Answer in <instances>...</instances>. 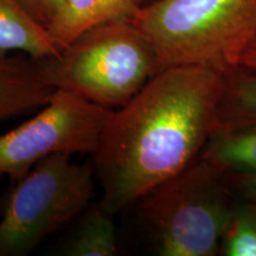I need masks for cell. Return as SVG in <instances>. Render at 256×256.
I'll return each mask as SVG.
<instances>
[{
	"label": "cell",
	"instance_id": "1",
	"mask_svg": "<svg viewBox=\"0 0 256 256\" xmlns=\"http://www.w3.org/2000/svg\"><path fill=\"white\" fill-rule=\"evenodd\" d=\"M223 89L215 69L170 66L114 110L92 156L100 206L115 215L200 159L218 124Z\"/></svg>",
	"mask_w": 256,
	"mask_h": 256
},
{
	"label": "cell",
	"instance_id": "2",
	"mask_svg": "<svg viewBox=\"0 0 256 256\" xmlns=\"http://www.w3.org/2000/svg\"><path fill=\"white\" fill-rule=\"evenodd\" d=\"M133 22L151 42L159 72L202 66L226 74L256 40V0H154Z\"/></svg>",
	"mask_w": 256,
	"mask_h": 256
},
{
	"label": "cell",
	"instance_id": "3",
	"mask_svg": "<svg viewBox=\"0 0 256 256\" xmlns=\"http://www.w3.org/2000/svg\"><path fill=\"white\" fill-rule=\"evenodd\" d=\"M38 62L55 90L110 110L127 104L159 72L151 42L133 20L92 28L60 56Z\"/></svg>",
	"mask_w": 256,
	"mask_h": 256
},
{
	"label": "cell",
	"instance_id": "4",
	"mask_svg": "<svg viewBox=\"0 0 256 256\" xmlns=\"http://www.w3.org/2000/svg\"><path fill=\"white\" fill-rule=\"evenodd\" d=\"M226 178L200 158L138 202L159 255L220 254L235 204Z\"/></svg>",
	"mask_w": 256,
	"mask_h": 256
},
{
	"label": "cell",
	"instance_id": "5",
	"mask_svg": "<svg viewBox=\"0 0 256 256\" xmlns=\"http://www.w3.org/2000/svg\"><path fill=\"white\" fill-rule=\"evenodd\" d=\"M95 170L70 154H54L34 165L4 197L0 256H25L87 209L94 197Z\"/></svg>",
	"mask_w": 256,
	"mask_h": 256
},
{
	"label": "cell",
	"instance_id": "6",
	"mask_svg": "<svg viewBox=\"0 0 256 256\" xmlns=\"http://www.w3.org/2000/svg\"><path fill=\"white\" fill-rule=\"evenodd\" d=\"M113 110L56 90L34 116L0 136V177L18 180L54 154L92 156Z\"/></svg>",
	"mask_w": 256,
	"mask_h": 256
},
{
	"label": "cell",
	"instance_id": "7",
	"mask_svg": "<svg viewBox=\"0 0 256 256\" xmlns=\"http://www.w3.org/2000/svg\"><path fill=\"white\" fill-rule=\"evenodd\" d=\"M55 92L38 60L28 55L0 58V121L43 107Z\"/></svg>",
	"mask_w": 256,
	"mask_h": 256
},
{
	"label": "cell",
	"instance_id": "8",
	"mask_svg": "<svg viewBox=\"0 0 256 256\" xmlns=\"http://www.w3.org/2000/svg\"><path fill=\"white\" fill-rule=\"evenodd\" d=\"M140 0H62L48 25L50 36L60 50L98 25L133 20Z\"/></svg>",
	"mask_w": 256,
	"mask_h": 256
},
{
	"label": "cell",
	"instance_id": "9",
	"mask_svg": "<svg viewBox=\"0 0 256 256\" xmlns=\"http://www.w3.org/2000/svg\"><path fill=\"white\" fill-rule=\"evenodd\" d=\"M60 46L19 0H0V58L23 52L34 60L60 55Z\"/></svg>",
	"mask_w": 256,
	"mask_h": 256
},
{
	"label": "cell",
	"instance_id": "10",
	"mask_svg": "<svg viewBox=\"0 0 256 256\" xmlns=\"http://www.w3.org/2000/svg\"><path fill=\"white\" fill-rule=\"evenodd\" d=\"M200 158L224 176H256V124H217Z\"/></svg>",
	"mask_w": 256,
	"mask_h": 256
},
{
	"label": "cell",
	"instance_id": "11",
	"mask_svg": "<svg viewBox=\"0 0 256 256\" xmlns=\"http://www.w3.org/2000/svg\"><path fill=\"white\" fill-rule=\"evenodd\" d=\"M256 124V69L238 66L224 74L218 124Z\"/></svg>",
	"mask_w": 256,
	"mask_h": 256
},
{
	"label": "cell",
	"instance_id": "12",
	"mask_svg": "<svg viewBox=\"0 0 256 256\" xmlns=\"http://www.w3.org/2000/svg\"><path fill=\"white\" fill-rule=\"evenodd\" d=\"M113 215L101 206L92 210L66 249L70 256H114L119 252Z\"/></svg>",
	"mask_w": 256,
	"mask_h": 256
},
{
	"label": "cell",
	"instance_id": "13",
	"mask_svg": "<svg viewBox=\"0 0 256 256\" xmlns=\"http://www.w3.org/2000/svg\"><path fill=\"white\" fill-rule=\"evenodd\" d=\"M220 254L256 256V202L234 204Z\"/></svg>",
	"mask_w": 256,
	"mask_h": 256
},
{
	"label": "cell",
	"instance_id": "14",
	"mask_svg": "<svg viewBox=\"0 0 256 256\" xmlns=\"http://www.w3.org/2000/svg\"><path fill=\"white\" fill-rule=\"evenodd\" d=\"M34 18L48 28L62 0H19Z\"/></svg>",
	"mask_w": 256,
	"mask_h": 256
},
{
	"label": "cell",
	"instance_id": "15",
	"mask_svg": "<svg viewBox=\"0 0 256 256\" xmlns=\"http://www.w3.org/2000/svg\"><path fill=\"white\" fill-rule=\"evenodd\" d=\"M240 184L249 200L256 202V176L254 177H241Z\"/></svg>",
	"mask_w": 256,
	"mask_h": 256
},
{
	"label": "cell",
	"instance_id": "16",
	"mask_svg": "<svg viewBox=\"0 0 256 256\" xmlns=\"http://www.w3.org/2000/svg\"><path fill=\"white\" fill-rule=\"evenodd\" d=\"M240 66L256 69V40L244 51L240 60Z\"/></svg>",
	"mask_w": 256,
	"mask_h": 256
},
{
	"label": "cell",
	"instance_id": "17",
	"mask_svg": "<svg viewBox=\"0 0 256 256\" xmlns=\"http://www.w3.org/2000/svg\"><path fill=\"white\" fill-rule=\"evenodd\" d=\"M154 2V0H140V6L147 5V4H150V2Z\"/></svg>",
	"mask_w": 256,
	"mask_h": 256
}]
</instances>
